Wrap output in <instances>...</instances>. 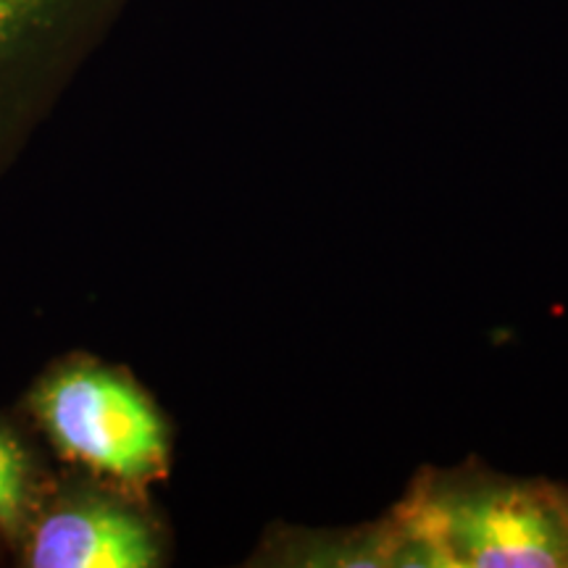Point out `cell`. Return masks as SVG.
<instances>
[{
	"mask_svg": "<svg viewBox=\"0 0 568 568\" xmlns=\"http://www.w3.org/2000/svg\"><path fill=\"white\" fill-rule=\"evenodd\" d=\"M406 558L447 568H566L564 497L510 481L432 489L406 518Z\"/></svg>",
	"mask_w": 568,
	"mask_h": 568,
	"instance_id": "1",
	"label": "cell"
},
{
	"mask_svg": "<svg viewBox=\"0 0 568 568\" xmlns=\"http://www.w3.org/2000/svg\"><path fill=\"white\" fill-rule=\"evenodd\" d=\"M40 424L61 456L124 485H145L166 468V426L145 395L101 366L51 376L34 397Z\"/></svg>",
	"mask_w": 568,
	"mask_h": 568,
	"instance_id": "2",
	"label": "cell"
},
{
	"mask_svg": "<svg viewBox=\"0 0 568 568\" xmlns=\"http://www.w3.org/2000/svg\"><path fill=\"white\" fill-rule=\"evenodd\" d=\"M159 542L145 521L116 503L90 500L55 510L34 529L27 566L34 568H151Z\"/></svg>",
	"mask_w": 568,
	"mask_h": 568,
	"instance_id": "3",
	"label": "cell"
},
{
	"mask_svg": "<svg viewBox=\"0 0 568 568\" xmlns=\"http://www.w3.org/2000/svg\"><path fill=\"white\" fill-rule=\"evenodd\" d=\"M30 506V458L24 447L0 432V531L17 537Z\"/></svg>",
	"mask_w": 568,
	"mask_h": 568,
	"instance_id": "4",
	"label": "cell"
},
{
	"mask_svg": "<svg viewBox=\"0 0 568 568\" xmlns=\"http://www.w3.org/2000/svg\"><path fill=\"white\" fill-rule=\"evenodd\" d=\"M42 0H0V53L9 45L13 34H19L32 19Z\"/></svg>",
	"mask_w": 568,
	"mask_h": 568,
	"instance_id": "5",
	"label": "cell"
},
{
	"mask_svg": "<svg viewBox=\"0 0 568 568\" xmlns=\"http://www.w3.org/2000/svg\"><path fill=\"white\" fill-rule=\"evenodd\" d=\"M564 497V510H566V524H568V495H560Z\"/></svg>",
	"mask_w": 568,
	"mask_h": 568,
	"instance_id": "6",
	"label": "cell"
}]
</instances>
